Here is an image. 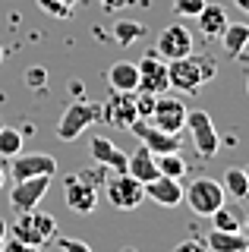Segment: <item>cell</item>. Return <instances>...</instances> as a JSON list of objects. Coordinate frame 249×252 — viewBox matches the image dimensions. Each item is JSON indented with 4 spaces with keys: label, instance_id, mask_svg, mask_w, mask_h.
Wrapping results in <instances>:
<instances>
[{
    "label": "cell",
    "instance_id": "6da1fadb",
    "mask_svg": "<svg viewBox=\"0 0 249 252\" xmlns=\"http://www.w3.org/2000/svg\"><path fill=\"white\" fill-rule=\"evenodd\" d=\"M218 73V63L205 54H186L180 60L167 63V82L177 92H199L205 82H212Z\"/></svg>",
    "mask_w": 249,
    "mask_h": 252
},
{
    "label": "cell",
    "instance_id": "7a4b0ae2",
    "mask_svg": "<svg viewBox=\"0 0 249 252\" xmlns=\"http://www.w3.org/2000/svg\"><path fill=\"white\" fill-rule=\"evenodd\" d=\"M104 192L120 211H136L145 202V183H139L126 170H111V177H104Z\"/></svg>",
    "mask_w": 249,
    "mask_h": 252
},
{
    "label": "cell",
    "instance_id": "3957f363",
    "mask_svg": "<svg viewBox=\"0 0 249 252\" xmlns=\"http://www.w3.org/2000/svg\"><path fill=\"white\" fill-rule=\"evenodd\" d=\"M95 120H101V107H95L85 98H76L57 120V139H63V142L79 139L89 126H95Z\"/></svg>",
    "mask_w": 249,
    "mask_h": 252
},
{
    "label": "cell",
    "instance_id": "277c9868",
    "mask_svg": "<svg viewBox=\"0 0 249 252\" xmlns=\"http://www.w3.org/2000/svg\"><path fill=\"white\" fill-rule=\"evenodd\" d=\"M183 195H186V205H189L196 215H202V218H212V211L224 205V186L218 183V180H212V177L192 180Z\"/></svg>",
    "mask_w": 249,
    "mask_h": 252
},
{
    "label": "cell",
    "instance_id": "5b68a950",
    "mask_svg": "<svg viewBox=\"0 0 249 252\" xmlns=\"http://www.w3.org/2000/svg\"><path fill=\"white\" fill-rule=\"evenodd\" d=\"M101 120L114 129H126L139 120V107H136V92H114L107 94L104 107H101Z\"/></svg>",
    "mask_w": 249,
    "mask_h": 252
},
{
    "label": "cell",
    "instance_id": "8992f818",
    "mask_svg": "<svg viewBox=\"0 0 249 252\" xmlns=\"http://www.w3.org/2000/svg\"><path fill=\"white\" fill-rule=\"evenodd\" d=\"M186 126H189V136L196 142L199 158H215L218 148H221V139H218V129L212 123V114L208 110H186Z\"/></svg>",
    "mask_w": 249,
    "mask_h": 252
},
{
    "label": "cell",
    "instance_id": "52a82bcc",
    "mask_svg": "<svg viewBox=\"0 0 249 252\" xmlns=\"http://www.w3.org/2000/svg\"><path fill=\"white\" fill-rule=\"evenodd\" d=\"M192 32L180 26V22H170V26L161 29V35H158V41H155V54H158L161 60H180L186 57V54H192Z\"/></svg>",
    "mask_w": 249,
    "mask_h": 252
},
{
    "label": "cell",
    "instance_id": "ba28073f",
    "mask_svg": "<svg viewBox=\"0 0 249 252\" xmlns=\"http://www.w3.org/2000/svg\"><path fill=\"white\" fill-rule=\"evenodd\" d=\"M129 132L142 142L145 148H149L152 155H167V152H180V139H177V132H164L158 129L152 120H145V117H139V120L129 126Z\"/></svg>",
    "mask_w": 249,
    "mask_h": 252
},
{
    "label": "cell",
    "instance_id": "9c48e42d",
    "mask_svg": "<svg viewBox=\"0 0 249 252\" xmlns=\"http://www.w3.org/2000/svg\"><path fill=\"white\" fill-rule=\"evenodd\" d=\"M149 120L164 132H180L186 126V104L180 98H174V94H158Z\"/></svg>",
    "mask_w": 249,
    "mask_h": 252
},
{
    "label": "cell",
    "instance_id": "30bf717a",
    "mask_svg": "<svg viewBox=\"0 0 249 252\" xmlns=\"http://www.w3.org/2000/svg\"><path fill=\"white\" fill-rule=\"evenodd\" d=\"M136 66H139V92L164 94L170 89V82H167V60H161L155 51H149Z\"/></svg>",
    "mask_w": 249,
    "mask_h": 252
},
{
    "label": "cell",
    "instance_id": "8fae6325",
    "mask_svg": "<svg viewBox=\"0 0 249 252\" xmlns=\"http://www.w3.org/2000/svg\"><path fill=\"white\" fill-rule=\"evenodd\" d=\"M57 173V161L44 152H32V155H13L10 158V177L13 180H29V177H54Z\"/></svg>",
    "mask_w": 249,
    "mask_h": 252
},
{
    "label": "cell",
    "instance_id": "7c38bea8",
    "mask_svg": "<svg viewBox=\"0 0 249 252\" xmlns=\"http://www.w3.org/2000/svg\"><path fill=\"white\" fill-rule=\"evenodd\" d=\"M51 186V177H29V180H16V186L10 189V208L16 211H32L38 208V202L44 199Z\"/></svg>",
    "mask_w": 249,
    "mask_h": 252
},
{
    "label": "cell",
    "instance_id": "4fadbf2b",
    "mask_svg": "<svg viewBox=\"0 0 249 252\" xmlns=\"http://www.w3.org/2000/svg\"><path fill=\"white\" fill-rule=\"evenodd\" d=\"M63 199L76 215H92L98 208V186L85 183V180H79L73 173V177L63 180Z\"/></svg>",
    "mask_w": 249,
    "mask_h": 252
},
{
    "label": "cell",
    "instance_id": "5bb4252c",
    "mask_svg": "<svg viewBox=\"0 0 249 252\" xmlns=\"http://www.w3.org/2000/svg\"><path fill=\"white\" fill-rule=\"evenodd\" d=\"M145 199H152L155 205H161V208H177V205L183 202V186H180V180L161 173L152 183H145Z\"/></svg>",
    "mask_w": 249,
    "mask_h": 252
},
{
    "label": "cell",
    "instance_id": "9a60e30c",
    "mask_svg": "<svg viewBox=\"0 0 249 252\" xmlns=\"http://www.w3.org/2000/svg\"><path fill=\"white\" fill-rule=\"evenodd\" d=\"M89 148H92V158H95L101 167H107V170H126V152H120L111 139L92 136L89 139Z\"/></svg>",
    "mask_w": 249,
    "mask_h": 252
},
{
    "label": "cell",
    "instance_id": "2e32d148",
    "mask_svg": "<svg viewBox=\"0 0 249 252\" xmlns=\"http://www.w3.org/2000/svg\"><path fill=\"white\" fill-rule=\"evenodd\" d=\"M126 173H133L139 183H152L155 177H161L158 164H155V155L145 145H139L133 155H126Z\"/></svg>",
    "mask_w": 249,
    "mask_h": 252
},
{
    "label": "cell",
    "instance_id": "e0dca14e",
    "mask_svg": "<svg viewBox=\"0 0 249 252\" xmlns=\"http://www.w3.org/2000/svg\"><path fill=\"white\" fill-rule=\"evenodd\" d=\"M107 85L114 92H136L139 89V66L129 60H117L111 69H107Z\"/></svg>",
    "mask_w": 249,
    "mask_h": 252
},
{
    "label": "cell",
    "instance_id": "ac0fdd59",
    "mask_svg": "<svg viewBox=\"0 0 249 252\" xmlns=\"http://www.w3.org/2000/svg\"><path fill=\"white\" fill-rule=\"evenodd\" d=\"M196 19H199V32L205 38H221L224 26H227V13H224L221 3H205Z\"/></svg>",
    "mask_w": 249,
    "mask_h": 252
},
{
    "label": "cell",
    "instance_id": "d6986e66",
    "mask_svg": "<svg viewBox=\"0 0 249 252\" xmlns=\"http://www.w3.org/2000/svg\"><path fill=\"white\" fill-rule=\"evenodd\" d=\"M205 246H208V252H246L243 233L240 230H218V227L205 236Z\"/></svg>",
    "mask_w": 249,
    "mask_h": 252
},
{
    "label": "cell",
    "instance_id": "ffe728a7",
    "mask_svg": "<svg viewBox=\"0 0 249 252\" xmlns=\"http://www.w3.org/2000/svg\"><path fill=\"white\" fill-rule=\"evenodd\" d=\"M221 44H224V51L230 54V57H240V54L246 51V44H249V26L246 22H227L221 32Z\"/></svg>",
    "mask_w": 249,
    "mask_h": 252
},
{
    "label": "cell",
    "instance_id": "44dd1931",
    "mask_svg": "<svg viewBox=\"0 0 249 252\" xmlns=\"http://www.w3.org/2000/svg\"><path fill=\"white\" fill-rule=\"evenodd\" d=\"M6 230H13V236L22 240V243H29V246H44V236L38 230L32 211H19V218L13 220V227H6Z\"/></svg>",
    "mask_w": 249,
    "mask_h": 252
},
{
    "label": "cell",
    "instance_id": "7402d4cb",
    "mask_svg": "<svg viewBox=\"0 0 249 252\" xmlns=\"http://www.w3.org/2000/svg\"><path fill=\"white\" fill-rule=\"evenodd\" d=\"M111 35H114V41L120 47H129L133 41H139V38L145 35V26L142 22H133V19H120V22L111 26Z\"/></svg>",
    "mask_w": 249,
    "mask_h": 252
},
{
    "label": "cell",
    "instance_id": "603a6c76",
    "mask_svg": "<svg viewBox=\"0 0 249 252\" xmlns=\"http://www.w3.org/2000/svg\"><path fill=\"white\" fill-rule=\"evenodd\" d=\"M224 192H230V195H237L240 202L249 195V180H246V170L243 167H227L224 170Z\"/></svg>",
    "mask_w": 249,
    "mask_h": 252
},
{
    "label": "cell",
    "instance_id": "cb8c5ba5",
    "mask_svg": "<svg viewBox=\"0 0 249 252\" xmlns=\"http://www.w3.org/2000/svg\"><path fill=\"white\" fill-rule=\"evenodd\" d=\"M155 164H158V173H164V177H174L180 180L186 173V161L180 152H167V155H155Z\"/></svg>",
    "mask_w": 249,
    "mask_h": 252
},
{
    "label": "cell",
    "instance_id": "d4e9b609",
    "mask_svg": "<svg viewBox=\"0 0 249 252\" xmlns=\"http://www.w3.org/2000/svg\"><path fill=\"white\" fill-rule=\"evenodd\" d=\"M212 227H218V230H240L243 227V215L237 208H230V205H221V208L212 211Z\"/></svg>",
    "mask_w": 249,
    "mask_h": 252
},
{
    "label": "cell",
    "instance_id": "484cf974",
    "mask_svg": "<svg viewBox=\"0 0 249 252\" xmlns=\"http://www.w3.org/2000/svg\"><path fill=\"white\" fill-rule=\"evenodd\" d=\"M22 152V132L13 126H0V158H13Z\"/></svg>",
    "mask_w": 249,
    "mask_h": 252
},
{
    "label": "cell",
    "instance_id": "4316f807",
    "mask_svg": "<svg viewBox=\"0 0 249 252\" xmlns=\"http://www.w3.org/2000/svg\"><path fill=\"white\" fill-rule=\"evenodd\" d=\"M32 215H35V224H38V230H41L44 243L54 240V236H57V220H54V215H44V211H38V208H32Z\"/></svg>",
    "mask_w": 249,
    "mask_h": 252
},
{
    "label": "cell",
    "instance_id": "83f0119b",
    "mask_svg": "<svg viewBox=\"0 0 249 252\" xmlns=\"http://www.w3.org/2000/svg\"><path fill=\"white\" fill-rule=\"evenodd\" d=\"M205 3L208 0H174V13L177 16H192V19H196Z\"/></svg>",
    "mask_w": 249,
    "mask_h": 252
},
{
    "label": "cell",
    "instance_id": "f1b7e54d",
    "mask_svg": "<svg viewBox=\"0 0 249 252\" xmlns=\"http://www.w3.org/2000/svg\"><path fill=\"white\" fill-rule=\"evenodd\" d=\"M38 6H41L48 16H54V19H69V16H73V10L63 6L60 0H38Z\"/></svg>",
    "mask_w": 249,
    "mask_h": 252
},
{
    "label": "cell",
    "instance_id": "f546056e",
    "mask_svg": "<svg viewBox=\"0 0 249 252\" xmlns=\"http://www.w3.org/2000/svg\"><path fill=\"white\" fill-rule=\"evenodd\" d=\"M26 85H29V89H38V92H41L44 85H48V69H44V66L26 69Z\"/></svg>",
    "mask_w": 249,
    "mask_h": 252
},
{
    "label": "cell",
    "instance_id": "4dcf8cb0",
    "mask_svg": "<svg viewBox=\"0 0 249 252\" xmlns=\"http://www.w3.org/2000/svg\"><path fill=\"white\" fill-rule=\"evenodd\" d=\"M57 240V246L60 252H92L89 243H82V240H73V236H54Z\"/></svg>",
    "mask_w": 249,
    "mask_h": 252
},
{
    "label": "cell",
    "instance_id": "1f68e13d",
    "mask_svg": "<svg viewBox=\"0 0 249 252\" xmlns=\"http://www.w3.org/2000/svg\"><path fill=\"white\" fill-rule=\"evenodd\" d=\"M0 252H41V246H29V243H22V240L13 236V240L3 243V249H0Z\"/></svg>",
    "mask_w": 249,
    "mask_h": 252
},
{
    "label": "cell",
    "instance_id": "d6a6232c",
    "mask_svg": "<svg viewBox=\"0 0 249 252\" xmlns=\"http://www.w3.org/2000/svg\"><path fill=\"white\" fill-rule=\"evenodd\" d=\"M104 170H107V167H104ZM104 170H79L76 177L85 180V183H92V186H101V183H104Z\"/></svg>",
    "mask_w": 249,
    "mask_h": 252
},
{
    "label": "cell",
    "instance_id": "836d02e7",
    "mask_svg": "<svg viewBox=\"0 0 249 252\" xmlns=\"http://www.w3.org/2000/svg\"><path fill=\"white\" fill-rule=\"evenodd\" d=\"M174 252H208V246L202 240H186V243H180Z\"/></svg>",
    "mask_w": 249,
    "mask_h": 252
},
{
    "label": "cell",
    "instance_id": "e575fe53",
    "mask_svg": "<svg viewBox=\"0 0 249 252\" xmlns=\"http://www.w3.org/2000/svg\"><path fill=\"white\" fill-rule=\"evenodd\" d=\"M98 3H101V10H107V13H117V10H123V6L136 3V0H98Z\"/></svg>",
    "mask_w": 249,
    "mask_h": 252
},
{
    "label": "cell",
    "instance_id": "d590c367",
    "mask_svg": "<svg viewBox=\"0 0 249 252\" xmlns=\"http://www.w3.org/2000/svg\"><path fill=\"white\" fill-rule=\"evenodd\" d=\"M240 233H243V243H246V252H249V218H243V227H240Z\"/></svg>",
    "mask_w": 249,
    "mask_h": 252
},
{
    "label": "cell",
    "instance_id": "8d00e7d4",
    "mask_svg": "<svg viewBox=\"0 0 249 252\" xmlns=\"http://www.w3.org/2000/svg\"><path fill=\"white\" fill-rule=\"evenodd\" d=\"M6 227H10V224L0 218V249H3V243H6Z\"/></svg>",
    "mask_w": 249,
    "mask_h": 252
},
{
    "label": "cell",
    "instance_id": "74e56055",
    "mask_svg": "<svg viewBox=\"0 0 249 252\" xmlns=\"http://www.w3.org/2000/svg\"><path fill=\"white\" fill-rule=\"evenodd\" d=\"M60 3H63V6H69V10H76V6H79V0H60Z\"/></svg>",
    "mask_w": 249,
    "mask_h": 252
},
{
    "label": "cell",
    "instance_id": "f35d334b",
    "mask_svg": "<svg viewBox=\"0 0 249 252\" xmlns=\"http://www.w3.org/2000/svg\"><path fill=\"white\" fill-rule=\"evenodd\" d=\"M237 6H240L243 13H249V0H237Z\"/></svg>",
    "mask_w": 249,
    "mask_h": 252
},
{
    "label": "cell",
    "instance_id": "ab89813d",
    "mask_svg": "<svg viewBox=\"0 0 249 252\" xmlns=\"http://www.w3.org/2000/svg\"><path fill=\"white\" fill-rule=\"evenodd\" d=\"M3 183H6V170L0 167V189H3Z\"/></svg>",
    "mask_w": 249,
    "mask_h": 252
},
{
    "label": "cell",
    "instance_id": "60d3db41",
    "mask_svg": "<svg viewBox=\"0 0 249 252\" xmlns=\"http://www.w3.org/2000/svg\"><path fill=\"white\" fill-rule=\"evenodd\" d=\"M0 63H3V44H0Z\"/></svg>",
    "mask_w": 249,
    "mask_h": 252
},
{
    "label": "cell",
    "instance_id": "b9f144b4",
    "mask_svg": "<svg viewBox=\"0 0 249 252\" xmlns=\"http://www.w3.org/2000/svg\"><path fill=\"white\" fill-rule=\"evenodd\" d=\"M246 94H249V79H246Z\"/></svg>",
    "mask_w": 249,
    "mask_h": 252
},
{
    "label": "cell",
    "instance_id": "7bdbcfd3",
    "mask_svg": "<svg viewBox=\"0 0 249 252\" xmlns=\"http://www.w3.org/2000/svg\"><path fill=\"white\" fill-rule=\"evenodd\" d=\"M243 170H246V180H249V167H243Z\"/></svg>",
    "mask_w": 249,
    "mask_h": 252
},
{
    "label": "cell",
    "instance_id": "ee69618b",
    "mask_svg": "<svg viewBox=\"0 0 249 252\" xmlns=\"http://www.w3.org/2000/svg\"><path fill=\"white\" fill-rule=\"evenodd\" d=\"M246 51H249V44H246Z\"/></svg>",
    "mask_w": 249,
    "mask_h": 252
},
{
    "label": "cell",
    "instance_id": "f6af8a7d",
    "mask_svg": "<svg viewBox=\"0 0 249 252\" xmlns=\"http://www.w3.org/2000/svg\"><path fill=\"white\" fill-rule=\"evenodd\" d=\"M0 126H3V123H0Z\"/></svg>",
    "mask_w": 249,
    "mask_h": 252
}]
</instances>
